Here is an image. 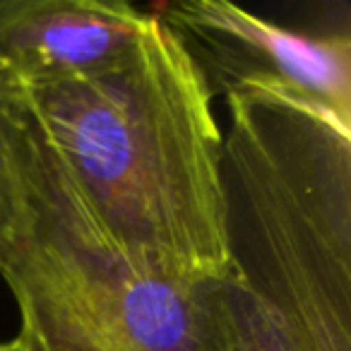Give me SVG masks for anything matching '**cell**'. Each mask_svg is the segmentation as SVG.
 <instances>
[{
    "label": "cell",
    "mask_w": 351,
    "mask_h": 351,
    "mask_svg": "<svg viewBox=\"0 0 351 351\" xmlns=\"http://www.w3.org/2000/svg\"><path fill=\"white\" fill-rule=\"evenodd\" d=\"M128 269L229 274L215 94L152 12L128 53L68 82L0 89V205Z\"/></svg>",
    "instance_id": "cell-1"
},
{
    "label": "cell",
    "mask_w": 351,
    "mask_h": 351,
    "mask_svg": "<svg viewBox=\"0 0 351 351\" xmlns=\"http://www.w3.org/2000/svg\"><path fill=\"white\" fill-rule=\"evenodd\" d=\"M221 97L229 272L296 351H351V116L267 84Z\"/></svg>",
    "instance_id": "cell-2"
},
{
    "label": "cell",
    "mask_w": 351,
    "mask_h": 351,
    "mask_svg": "<svg viewBox=\"0 0 351 351\" xmlns=\"http://www.w3.org/2000/svg\"><path fill=\"white\" fill-rule=\"evenodd\" d=\"M0 277L29 351H200V284L130 272L10 221Z\"/></svg>",
    "instance_id": "cell-3"
},
{
    "label": "cell",
    "mask_w": 351,
    "mask_h": 351,
    "mask_svg": "<svg viewBox=\"0 0 351 351\" xmlns=\"http://www.w3.org/2000/svg\"><path fill=\"white\" fill-rule=\"evenodd\" d=\"M159 17L191 51L215 99L241 84H267L351 116L349 34H303L226 0L164 5Z\"/></svg>",
    "instance_id": "cell-4"
},
{
    "label": "cell",
    "mask_w": 351,
    "mask_h": 351,
    "mask_svg": "<svg viewBox=\"0 0 351 351\" xmlns=\"http://www.w3.org/2000/svg\"><path fill=\"white\" fill-rule=\"evenodd\" d=\"M149 17L123 0H0V89L94 73L132 49Z\"/></svg>",
    "instance_id": "cell-5"
},
{
    "label": "cell",
    "mask_w": 351,
    "mask_h": 351,
    "mask_svg": "<svg viewBox=\"0 0 351 351\" xmlns=\"http://www.w3.org/2000/svg\"><path fill=\"white\" fill-rule=\"evenodd\" d=\"M200 351H296L284 322L234 274L200 284Z\"/></svg>",
    "instance_id": "cell-6"
},
{
    "label": "cell",
    "mask_w": 351,
    "mask_h": 351,
    "mask_svg": "<svg viewBox=\"0 0 351 351\" xmlns=\"http://www.w3.org/2000/svg\"><path fill=\"white\" fill-rule=\"evenodd\" d=\"M0 351H29L27 349V344L20 339V337H12V339H8V341H0Z\"/></svg>",
    "instance_id": "cell-7"
}]
</instances>
